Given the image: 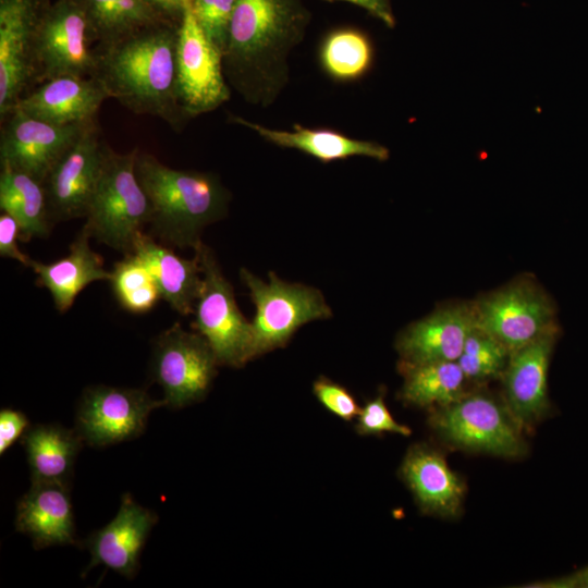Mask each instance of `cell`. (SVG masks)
<instances>
[{
	"instance_id": "obj_18",
	"label": "cell",
	"mask_w": 588,
	"mask_h": 588,
	"mask_svg": "<svg viewBox=\"0 0 588 588\" xmlns=\"http://www.w3.org/2000/svg\"><path fill=\"white\" fill-rule=\"evenodd\" d=\"M476 326L473 305L443 307L411 323L400 333L395 346L407 364L457 362Z\"/></svg>"
},
{
	"instance_id": "obj_9",
	"label": "cell",
	"mask_w": 588,
	"mask_h": 588,
	"mask_svg": "<svg viewBox=\"0 0 588 588\" xmlns=\"http://www.w3.org/2000/svg\"><path fill=\"white\" fill-rule=\"evenodd\" d=\"M218 359L198 332L186 331L179 322L155 340L150 378L163 390L170 408H182L203 400L217 373Z\"/></svg>"
},
{
	"instance_id": "obj_34",
	"label": "cell",
	"mask_w": 588,
	"mask_h": 588,
	"mask_svg": "<svg viewBox=\"0 0 588 588\" xmlns=\"http://www.w3.org/2000/svg\"><path fill=\"white\" fill-rule=\"evenodd\" d=\"M318 401L332 414L344 420L358 415L360 408L354 396L342 385L326 378H319L313 387Z\"/></svg>"
},
{
	"instance_id": "obj_6",
	"label": "cell",
	"mask_w": 588,
	"mask_h": 588,
	"mask_svg": "<svg viewBox=\"0 0 588 588\" xmlns=\"http://www.w3.org/2000/svg\"><path fill=\"white\" fill-rule=\"evenodd\" d=\"M241 278L255 305L252 321V358L284 346L303 324L332 316L315 287L287 283L270 272L269 283L242 268Z\"/></svg>"
},
{
	"instance_id": "obj_36",
	"label": "cell",
	"mask_w": 588,
	"mask_h": 588,
	"mask_svg": "<svg viewBox=\"0 0 588 588\" xmlns=\"http://www.w3.org/2000/svg\"><path fill=\"white\" fill-rule=\"evenodd\" d=\"M17 240H20L19 223L10 215L2 212L0 216V256L16 260L29 268L32 258L22 253Z\"/></svg>"
},
{
	"instance_id": "obj_20",
	"label": "cell",
	"mask_w": 588,
	"mask_h": 588,
	"mask_svg": "<svg viewBox=\"0 0 588 588\" xmlns=\"http://www.w3.org/2000/svg\"><path fill=\"white\" fill-rule=\"evenodd\" d=\"M400 475L426 514L453 518L461 514L466 486L438 450L416 444L407 451Z\"/></svg>"
},
{
	"instance_id": "obj_29",
	"label": "cell",
	"mask_w": 588,
	"mask_h": 588,
	"mask_svg": "<svg viewBox=\"0 0 588 588\" xmlns=\"http://www.w3.org/2000/svg\"><path fill=\"white\" fill-rule=\"evenodd\" d=\"M373 59L368 36L356 28H338L323 38L319 61L324 72L335 81L352 82L367 73Z\"/></svg>"
},
{
	"instance_id": "obj_35",
	"label": "cell",
	"mask_w": 588,
	"mask_h": 588,
	"mask_svg": "<svg viewBox=\"0 0 588 588\" xmlns=\"http://www.w3.org/2000/svg\"><path fill=\"white\" fill-rule=\"evenodd\" d=\"M27 416L13 408L0 411V454L3 455L29 428Z\"/></svg>"
},
{
	"instance_id": "obj_4",
	"label": "cell",
	"mask_w": 588,
	"mask_h": 588,
	"mask_svg": "<svg viewBox=\"0 0 588 588\" xmlns=\"http://www.w3.org/2000/svg\"><path fill=\"white\" fill-rule=\"evenodd\" d=\"M137 152L138 148L119 154L107 146L84 224L91 237L124 255L133 253L135 240L151 216L135 170Z\"/></svg>"
},
{
	"instance_id": "obj_12",
	"label": "cell",
	"mask_w": 588,
	"mask_h": 588,
	"mask_svg": "<svg viewBox=\"0 0 588 588\" xmlns=\"http://www.w3.org/2000/svg\"><path fill=\"white\" fill-rule=\"evenodd\" d=\"M46 0H0V120L37 85L36 39Z\"/></svg>"
},
{
	"instance_id": "obj_28",
	"label": "cell",
	"mask_w": 588,
	"mask_h": 588,
	"mask_svg": "<svg viewBox=\"0 0 588 588\" xmlns=\"http://www.w3.org/2000/svg\"><path fill=\"white\" fill-rule=\"evenodd\" d=\"M78 1L87 16L90 40L97 45L111 42L140 28L170 21L147 0Z\"/></svg>"
},
{
	"instance_id": "obj_1",
	"label": "cell",
	"mask_w": 588,
	"mask_h": 588,
	"mask_svg": "<svg viewBox=\"0 0 588 588\" xmlns=\"http://www.w3.org/2000/svg\"><path fill=\"white\" fill-rule=\"evenodd\" d=\"M310 23L303 0H235L223 71L247 103L267 108L290 81L289 57Z\"/></svg>"
},
{
	"instance_id": "obj_13",
	"label": "cell",
	"mask_w": 588,
	"mask_h": 588,
	"mask_svg": "<svg viewBox=\"0 0 588 588\" xmlns=\"http://www.w3.org/2000/svg\"><path fill=\"white\" fill-rule=\"evenodd\" d=\"M90 44L87 16L78 0L50 4L36 39L37 85L64 75L93 76L95 56Z\"/></svg>"
},
{
	"instance_id": "obj_7",
	"label": "cell",
	"mask_w": 588,
	"mask_h": 588,
	"mask_svg": "<svg viewBox=\"0 0 588 588\" xmlns=\"http://www.w3.org/2000/svg\"><path fill=\"white\" fill-rule=\"evenodd\" d=\"M194 250L203 286L193 310V329L207 340L219 365L242 367L252 359V322L238 309L233 286L213 252L203 242Z\"/></svg>"
},
{
	"instance_id": "obj_39",
	"label": "cell",
	"mask_w": 588,
	"mask_h": 588,
	"mask_svg": "<svg viewBox=\"0 0 588 588\" xmlns=\"http://www.w3.org/2000/svg\"><path fill=\"white\" fill-rule=\"evenodd\" d=\"M577 577L579 586L588 588V569L583 572L581 575H578Z\"/></svg>"
},
{
	"instance_id": "obj_2",
	"label": "cell",
	"mask_w": 588,
	"mask_h": 588,
	"mask_svg": "<svg viewBox=\"0 0 588 588\" xmlns=\"http://www.w3.org/2000/svg\"><path fill=\"white\" fill-rule=\"evenodd\" d=\"M179 23L161 22L94 47L96 77L110 98L180 132L188 119L175 96Z\"/></svg>"
},
{
	"instance_id": "obj_22",
	"label": "cell",
	"mask_w": 588,
	"mask_h": 588,
	"mask_svg": "<svg viewBox=\"0 0 588 588\" xmlns=\"http://www.w3.org/2000/svg\"><path fill=\"white\" fill-rule=\"evenodd\" d=\"M229 121L252 130L274 146L299 150L323 163L351 157L384 161L390 156L388 148L379 143L353 138L330 128H310L297 123L291 131L271 128L234 114L229 115Z\"/></svg>"
},
{
	"instance_id": "obj_23",
	"label": "cell",
	"mask_w": 588,
	"mask_h": 588,
	"mask_svg": "<svg viewBox=\"0 0 588 588\" xmlns=\"http://www.w3.org/2000/svg\"><path fill=\"white\" fill-rule=\"evenodd\" d=\"M133 254L149 270L161 298L182 316L193 314L203 286L198 257L195 255L193 259L183 258L168 245L157 243L143 232L135 240Z\"/></svg>"
},
{
	"instance_id": "obj_21",
	"label": "cell",
	"mask_w": 588,
	"mask_h": 588,
	"mask_svg": "<svg viewBox=\"0 0 588 588\" xmlns=\"http://www.w3.org/2000/svg\"><path fill=\"white\" fill-rule=\"evenodd\" d=\"M70 486L60 482H32L16 504L15 529L28 536L40 550L52 546H78Z\"/></svg>"
},
{
	"instance_id": "obj_33",
	"label": "cell",
	"mask_w": 588,
	"mask_h": 588,
	"mask_svg": "<svg viewBox=\"0 0 588 588\" xmlns=\"http://www.w3.org/2000/svg\"><path fill=\"white\" fill-rule=\"evenodd\" d=\"M356 430L360 434H381L394 432L409 436L411 429L397 422L385 405L383 393L368 401L357 415Z\"/></svg>"
},
{
	"instance_id": "obj_31",
	"label": "cell",
	"mask_w": 588,
	"mask_h": 588,
	"mask_svg": "<svg viewBox=\"0 0 588 588\" xmlns=\"http://www.w3.org/2000/svg\"><path fill=\"white\" fill-rule=\"evenodd\" d=\"M511 352L477 326L467 336L457 359L467 380L483 381L501 377Z\"/></svg>"
},
{
	"instance_id": "obj_10",
	"label": "cell",
	"mask_w": 588,
	"mask_h": 588,
	"mask_svg": "<svg viewBox=\"0 0 588 588\" xmlns=\"http://www.w3.org/2000/svg\"><path fill=\"white\" fill-rule=\"evenodd\" d=\"M164 400H154L144 389L90 385L78 400L75 430L84 443L103 448L137 438L149 414Z\"/></svg>"
},
{
	"instance_id": "obj_8",
	"label": "cell",
	"mask_w": 588,
	"mask_h": 588,
	"mask_svg": "<svg viewBox=\"0 0 588 588\" xmlns=\"http://www.w3.org/2000/svg\"><path fill=\"white\" fill-rule=\"evenodd\" d=\"M175 96L188 120L218 109L231 97L223 53L200 27L192 0H185L177 26Z\"/></svg>"
},
{
	"instance_id": "obj_19",
	"label": "cell",
	"mask_w": 588,
	"mask_h": 588,
	"mask_svg": "<svg viewBox=\"0 0 588 588\" xmlns=\"http://www.w3.org/2000/svg\"><path fill=\"white\" fill-rule=\"evenodd\" d=\"M108 98V93L96 77L64 75L35 86L13 110L59 125L86 123L96 120L98 110Z\"/></svg>"
},
{
	"instance_id": "obj_32",
	"label": "cell",
	"mask_w": 588,
	"mask_h": 588,
	"mask_svg": "<svg viewBox=\"0 0 588 588\" xmlns=\"http://www.w3.org/2000/svg\"><path fill=\"white\" fill-rule=\"evenodd\" d=\"M235 0H192L194 14L209 40L223 53Z\"/></svg>"
},
{
	"instance_id": "obj_14",
	"label": "cell",
	"mask_w": 588,
	"mask_h": 588,
	"mask_svg": "<svg viewBox=\"0 0 588 588\" xmlns=\"http://www.w3.org/2000/svg\"><path fill=\"white\" fill-rule=\"evenodd\" d=\"M96 121L59 125L12 110L1 121V167L44 183L62 155Z\"/></svg>"
},
{
	"instance_id": "obj_24",
	"label": "cell",
	"mask_w": 588,
	"mask_h": 588,
	"mask_svg": "<svg viewBox=\"0 0 588 588\" xmlns=\"http://www.w3.org/2000/svg\"><path fill=\"white\" fill-rule=\"evenodd\" d=\"M90 237L83 226L65 257L50 264L30 261L29 268L37 275L38 285L50 292L59 313L68 311L88 284L110 279L111 271L105 269L102 257L89 246Z\"/></svg>"
},
{
	"instance_id": "obj_17",
	"label": "cell",
	"mask_w": 588,
	"mask_h": 588,
	"mask_svg": "<svg viewBox=\"0 0 588 588\" xmlns=\"http://www.w3.org/2000/svg\"><path fill=\"white\" fill-rule=\"evenodd\" d=\"M157 520L156 513L124 493L114 518L83 541L90 553L84 574L100 564L125 578L135 577L142 550Z\"/></svg>"
},
{
	"instance_id": "obj_38",
	"label": "cell",
	"mask_w": 588,
	"mask_h": 588,
	"mask_svg": "<svg viewBox=\"0 0 588 588\" xmlns=\"http://www.w3.org/2000/svg\"><path fill=\"white\" fill-rule=\"evenodd\" d=\"M166 19L179 23L184 11L185 0H147Z\"/></svg>"
},
{
	"instance_id": "obj_11",
	"label": "cell",
	"mask_w": 588,
	"mask_h": 588,
	"mask_svg": "<svg viewBox=\"0 0 588 588\" xmlns=\"http://www.w3.org/2000/svg\"><path fill=\"white\" fill-rule=\"evenodd\" d=\"M479 329L511 353L558 328L548 295L530 280H519L473 305Z\"/></svg>"
},
{
	"instance_id": "obj_3",
	"label": "cell",
	"mask_w": 588,
	"mask_h": 588,
	"mask_svg": "<svg viewBox=\"0 0 588 588\" xmlns=\"http://www.w3.org/2000/svg\"><path fill=\"white\" fill-rule=\"evenodd\" d=\"M135 170L150 204L152 234L164 245L195 249L203 229L228 212L231 195L211 172L173 169L139 149Z\"/></svg>"
},
{
	"instance_id": "obj_27",
	"label": "cell",
	"mask_w": 588,
	"mask_h": 588,
	"mask_svg": "<svg viewBox=\"0 0 588 588\" xmlns=\"http://www.w3.org/2000/svg\"><path fill=\"white\" fill-rule=\"evenodd\" d=\"M400 370L404 376L400 397L408 405L431 409L449 405L467 392V379L457 362H401Z\"/></svg>"
},
{
	"instance_id": "obj_5",
	"label": "cell",
	"mask_w": 588,
	"mask_h": 588,
	"mask_svg": "<svg viewBox=\"0 0 588 588\" xmlns=\"http://www.w3.org/2000/svg\"><path fill=\"white\" fill-rule=\"evenodd\" d=\"M428 422L456 449L504 458L522 457L527 451L524 429L505 402L486 392H466L449 405L431 408Z\"/></svg>"
},
{
	"instance_id": "obj_37",
	"label": "cell",
	"mask_w": 588,
	"mask_h": 588,
	"mask_svg": "<svg viewBox=\"0 0 588 588\" xmlns=\"http://www.w3.org/2000/svg\"><path fill=\"white\" fill-rule=\"evenodd\" d=\"M324 1H345L357 5L370 15L381 21L385 26L393 28L395 26V16L390 0H324Z\"/></svg>"
},
{
	"instance_id": "obj_26",
	"label": "cell",
	"mask_w": 588,
	"mask_h": 588,
	"mask_svg": "<svg viewBox=\"0 0 588 588\" xmlns=\"http://www.w3.org/2000/svg\"><path fill=\"white\" fill-rule=\"evenodd\" d=\"M0 208L19 223L20 240L27 242L49 234L52 220L45 186L33 176L1 167Z\"/></svg>"
},
{
	"instance_id": "obj_30",
	"label": "cell",
	"mask_w": 588,
	"mask_h": 588,
	"mask_svg": "<svg viewBox=\"0 0 588 588\" xmlns=\"http://www.w3.org/2000/svg\"><path fill=\"white\" fill-rule=\"evenodd\" d=\"M109 282L118 303L128 313H148L161 298L149 270L133 253L114 264Z\"/></svg>"
},
{
	"instance_id": "obj_16",
	"label": "cell",
	"mask_w": 588,
	"mask_h": 588,
	"mask_svg": "<svg viewBox=\"0 0 588 588\" xmlns=\"http://www.w3.org/2000/svg\"><path fill=\"white\" fill-rule=\"evenodd\" d=\"M554 328L514 351L501 378L503 401L524 430H529L549 411L548 369L556 339Z\"/></svg>"
},
{
	"instance_id": "obj_15",
	"label": "cell",
	"mask_w": 588,
	"mask_h": 588,
	"mask_svg": "<svg viewBox=\"0 0 588 588\" xmlns=\"http://www.w3.org/2000/svg\"><path fill=\"white\" fill-rule=\"evenodd\" d=\"M107 146L96 121L52 167L44 182L52 221L86 217Z\"/></svg>"
},
{
	"instance_id": "obj_25",
	"label": "cell",
	"mask_w": 588,
	"mask_h": 588,
	"mask_svg": "<svg viewBox=\"0 0 588 588\" xmlns=\"http://www.w3.org/2000/svg\"><path fill=\"white\" fill-rule=\"evenodd\" d=\"M32 482L68 483L84 441L59 424L30 426L22 437Z\"/></svg>"
}]
</instances>
